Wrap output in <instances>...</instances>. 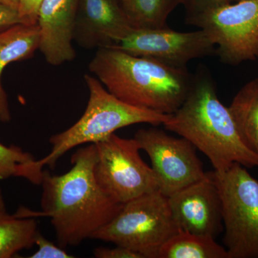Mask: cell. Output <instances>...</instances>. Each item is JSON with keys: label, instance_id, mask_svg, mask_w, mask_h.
<instances>
[{"label": "cell", "instance_id": "obj_27", "mask_svg": "<svg viewBox=\"0 0 258 258\" xmlns=\"http://www.w3.org/2000/svg\"><path fill=\"white\" fill-rule=\"evenodd\" d=\"M120 2V5H122V7L124 6L127 3H128V0H118Z\"/></svg>", "mask_w": 258, "mask_h": 258}, {"label": "cell", "instance_id": "obj_23", "mask_svg": "<svg viewBox=\"0 0 258 258\" xmlns=\"http://www.w3.org/2000/svg\"><path fill=\"white\" fill-rule=\"evenodd\" d=\"M93 254L97 258H144L138 252L118 245L113 248L97 247L93 250Z\"/></svg>", "mask_w": 258, "mask_h": 258}, {"label": "cell", "instance_id": "obj_7", "mask_svg": "<svg viewBox=\"0 0 258 258\" xmlns=\"http://www.w3.org/2000/svg\"><path fill=\"white\" fill-rule=\"evenodd\" d=\"M97 160L94 175L98 184L120 205L159 191L157 177L140 155L135 139L120 138L115 134L94 144Z\"/></svg>", "mask_w": 258, "mask_h": 258}, {"label": "cell", "instance_id": "obj_12", "mask_svg": "<svg viewBox=\"0 0 258 258\" xmlns=\"http://www.w3.org/2000/svg\"><path fill=\"white\" fill-rule=\"evenodd\" d=\"M133 29L118 0H79L74 40L83 48L111 47Z\"/></svg>", "mask_w": 258, "mask_h": 258}, {"label": "cell", "instance_id": "obj_26", "mask_svg": "<svg viewBox=\"0 0 258 258\" xmlns=\"http://www.w3.org/2000/svg\"><path fill=\"white\" fill-rule=\"evenodd\" d=\"M0 211H6L4 199L2 195L1 190H0Z\"/></svg>", "mask_w": 258, "mask_h": 258}, {"label": "cell", "instance_id": "obj_10", "mask_svg": "<svg viewBox=\"0 0 258 258\" xmlns=\"http://www.w3.org/2000/svg\"><path fill=\"white\" fill-rule=\"evenodd\" d=\"M129 54L150 57L178 69H186L194 59L211 55L215 45L208 34L180 32L165 28H134L111 47Z\"/></svg>", "mask_w": 258, "mask_h": 258}, {"label": "cell", "instance_id": "obj_28", "mask_svg": "<svg viewBox=\"0 0 258 258\" xmlns=\"http://www.w3.org/2000/svg\"><path fill=\"white\" fill-rule=\"evenodd\" d=\"M230 1L231 3H236V2L240 1V0H230Z\"/></svg>", "mask_w": 258, "mask_h": 258}, {"label": "cell", "instance_id": "obj_15", "mask_svg": "<svg viewBox=\"0 0 258 258\" xmlns=\"http://www.w3.org/2000/svg\"><path fill=\"white\" fill-rule=\"evenodd\" d=\"M228 108L241 140L258 156V77L241 88Z\"/></svg>", "mask_w": 258, "mask_h": 258}, {"label": "cell", "instance_id": "obj_24", "mask_svg": "<svg viewBox=\"0 0 258 258\" xmlns=\"http://www.w3.org/2000/svg\"><path fill=\"white\" fill-rule=\"evenodd\" d=\"M22 24L18 10L0 4V32Z\"/></svg>", "mask_w": 258, "mask_h": 258}, {"label": "cell", "instance_id": "obj_16", "mask_svg": "<svg viewBox=\"0 0 258 258\" xmlns=\"http://www.w3.org/2000/svg\"><path fill=\"white\" fill-rule=\"evenodd\" d=\"M154 258H229L215 239L179 230L158 248Z\"/></svg>", "mask_w": 258, "mask_h": 258}, {"label": "cell", "instance_id": "obj_11", "mask_svg": "<svg viewBox=\"0 0 258 258\" xmlns=\"http://www.w3.org/2000/svg\"><path fill=\"white\" fill-rule=\"evenodd\" d=\"M179 230L215 239L224 230L222 203L213 173L168 198Z\"/></svg>", "mask_w": 258, "mask_h": 258}, {"label": "cell", "instance_id": "obj_2", "mask_svg": "<svg viewBox=\"0 0 258 258\" xmlns=\"http://www.w3.org/2000/svg\"><path fill=\"white\" fill-rule=\"evenodd\" d=\"M88 68L120 101L163 114L177 111L193 82L186 69L113 47L98 48Z\"/></svg>", "mask_w": 258, "mask_h": 258}, {"label": "cell", "instance_id": "obj_14", "mask_svg": "<svg viewBox=\"0 0 258 258\" xmlns=\"http://www.w3.org/2000/svg\"><path fill=\"white\" fill-rule=\"evenodd\" d=\"M40 31L38 25L18 24L0 32V121L11 120L8 96L2 84L5 68L13 62L30 58L38 50Z\"/></svg>", "mask_w": 258, "mask_h": 258}, {"label": "cell", "instance_id": "obj_21", "mask_svg": "<svg viewBox=\"0 0 258 258\" xmlns=\"http://www.w3.org/2000/svg\"><path fill=\"white\" fill-rule=\"evenodd\" d=\"M44 0H20L18 8L22 24L37 25L39 11Z\"/></svg>", "mask_w": 258, "mask_h": 258}, {"label": "cell", "instance_id": "obj_20", "mask_svg": "<svg viewBox=\"0 0 258 258\" xmlns=\"http://www.w3.org/2000/svg\"><path fill=\"white\" fill-rule=\"evenodd\" d=\"M37 250L30 258H72L74 255L68 253L64 248L52 243L39 232L35 240Z\"/></svg>", "mask_w": 258, "mask_h": 258}, {"label": "cell", "instance_id": "obj_4", "mask_svg": "<svg viewBox=\"0 0 258 258\" xmlns=\"http://www.w3.org/2000/svg\"><path fill=\"white\" fill-rule=\"evenodd\" d=\"M85 82L89 91L87 107L81 118L72 126L52 136L50 152L36 161L40 169L53 168L66 152L79 146L96 144L118 129L138 123L164 124L169 115L132 106L110 93L94 76L86 74Z\"/></svg>", "mask_w": 258, "mask_h": 258}, {"label": "cell", "instance_id": "obj_1", "mask_svg": "<svg viewBox=\"0 0 258 258\" xmlns=\"http://www.w3.org/2000/svg\"><path fill=\"white\" fill-rule=\"evenodd\" d=\"M96 160V145L91 144L73 154L72 168L66 174L52 175L43 171L40 183L42 211L22 210L25 217L50 218L57 244L62 248L91 239L123 206L110 198L97 182Z\"/></svg>", "mask_w": 258, "mask_h": 258}, {"label": "cell", "instance_id": "obj_6", "mask_svg": "<svg viewBox=\"0 0 258 258\" xmlns=\"http://www.w3.org/2000/svg\"><path fill=\"white\" fill-rule=\"evenodd\" d=\"M212 173L221 199L229 258H258L257 180L237 163Z\"/></svg>", "mask_w": 258, "mask_h": 258}, {"label": "cell", "instance_id": "obj_8", "mask_svg": "<svg viewBox=\"0 0 258 258\" xmlns=\"http://www.w3.org/2000/svg\"><path fill=\"white\" fill-rule=\"evenodd\" d=\"M217 47L222 62L238 64L258 58V0H240L187 18Z\"/></svg>", "mask_w": 258, "mask_h": 258}, {"label": "cell", "instance_id": "obj_9", "mask_svg": "<svg viewBox=\"0 0 258 258\" xmlns=\"http://www.w3.org/2000/svg\"><path fill=\"white\" fill-rule=\"evenodd\" d=\"M134 139L150 158L159 191L167 198L206 175L196 148L186 139L156 128L140 129Z\"/></svg>", "mask_w": 258, "mask_h": 258}, {"label": "cell", "instance_id": "obj_3", "mask_svg": "<svg viewBox=\"0 0 258 258\" xmlns=\"http://www.w3.org/2000/svg\"><path fill=\"white\" fill-rule=\"evenodd\" d=\"M163 125L201 151L215 171H225L235 163L258 167V156L241 140L228 107L220 101L208 77L193 81L184 103Z\"/></svg>", "mask_w": 258, "mask_h": 258}, {"label": "cell", "instance_id": "obj_17", "mask_svg": "<svg viewBox=\"0 0 258 258\" xmlns=\"http://www.w3.org/2000/svg\"><path fill=\"white\" fill-rule=\"evenodd\" d=\"M39 232L35 217L0 211V258L13 257L20 251L31 248Z\"/></svg>", "mask_w": 258, "mask_h": 258}, {"label": "cell", "instance_id": "obj_19", "mask_svg": "<svg viewBox=\"0 0 258 258\" xmlns=\"http://www.w3.org/2000/svg\"><path fill=\"white\" fill-rule=\"evenodd\" d=\"M35 160L31 154L20 147H7L0 143V181L12 176L26 179L29 166Z\"/></svg>", "mask_w": 258, "mask_h": 258}, {"label": "cell", "instance_id": "obj_5", "mask_svg": "<svg viewBox=\"0 0 258 258\" xmlns=\"http://www.w3.org/2000/svg\"><path fill=\"white\" fill-rule=\"evenodd\" d=\"M179 231L167 197L156 191L123 204L116 216L91 239L132 249L144 258H154L158 248Z\"/></svg>", "mask_w": 258, "mask_h": 258}, {"label": "cell", "instance_id": "obj_22", "mask_svg": "<svg viewBox=\"0 0 258 258\" xmlns=\"http://www.w3.org/2000/svg\"><path fill=\"white\" fill-rule=\"evenodd\" d=\"M230 3V0H182L181 4L184 5L187 18H189Z\"/></svg>", "mask_w": 258, "mask_h": 258}, {"label": "cell", "instance_id": "obj_18", "mask_svg": "<svg viewBox=\"0 0 258 258\" xmlns=\"http://www.w3.org/2000/svg\"><path fill=\"white\" fill-rule=\"evenodd\" d=\"M182 0H128L123 7L134 28H168L169 15Z\"/></svg>", "mask_w": 258, "mask_h": 258}, {"label": "cell", "instance_id": "obj_25", "mask_svg": "<svg viewBox=\"0 0 258 258\" xmlns=\"http://www.w3.org/2000/svg\"><path fill=\"white\" fill-rule=\"evenodd\" d=\"M20 0H0V4L18 10Z\"/></svg>", "mask_w": 258, "mask_h": 258}, {"label": "cell", "instance_id": "obj_13", "mask_svg": "<svg viewBox=\"0 0 258 258\" xmlns=\"http://www.w3.org/2000/svg\"><path fill=\"white\" fill-rule=\"evenodd\" d=\"M79 0H44L39 11L38 50L51 66L74 60L75 23Z\"/></svg>", "mask_w": 258, "mask_h": 258}]
</instances>
